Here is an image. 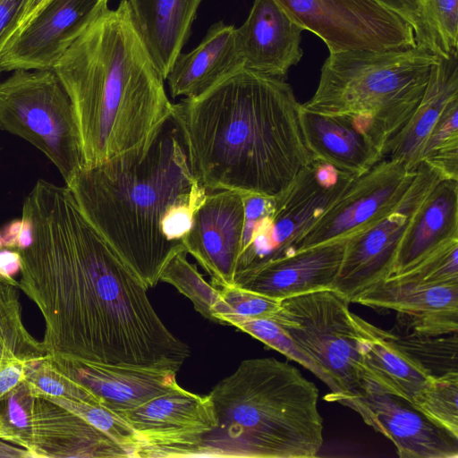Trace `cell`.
Here are the masks:
<instances>
[{"instance_id":"cell-1","label":"cell","mask_w":458,"mask_h":458,"mask_svg":"<svg viewBox=\"0 0 458 458\" xmlns=\"http://www.w3.org/2000/svg\"><path fill=\"white\" fill-rule=\"evenodd\" d=\"M22 214L20 289L45 321L47 354L177 371L191 352L163 323L148 288L81 212L71 191L38 180Z\"/></svg>"},{"instance_id":"cell-2","label":"cell","mask_w":458,"mask_h":458,"mask_svg":"<svg viewBox=\"0 0 458 458\" xmlns=\"http://www.w3.org/2000/svg\"><path fill=\"white\" fill-rule=\"evenodd\" d=\"M301 104L283 78L242 68L203 94L173 104L190 169L207 191L277 198L311 160Z\"/></svg>"},{"instance_id":"cell-3","label":"cell","mask_w":458,"mask_h":458,"mask_svg":"<svg viewBox=\"0 0 458 458\" xmlns=\"http://www.w3.org/2000/svg\"><path fill=\"white\" fill-rule=\"evenodd\" d=\"M53 70L73 106L84 167L140 159L172 118L128 0L102 8Z\"/></svg>"},{"instance_id":"cell-4","label":"cell","mask_w":458,"mask_h":458,"mask_svg":"<svg viewBox=\"0 0 458 458\" xmlns=\"http://www.w3.org/2000/svg\"><path fill=\"white\" fill-rule=\"evenodd\" d=\"M66 187L148 289L157 284L165 264L184 249L165 235L170 213L183 204L200 205L208 193L191 172L172 120L140 159L82 166Z\"/></svg>"},{"instance_id":"cell-5","label":"cell","mask_w":458,"mask_h":458,"mask_svg":"<svg viewBox=\"0 0 458 458\" xmlns=\"http://www.w3.org/2000/svg\"><path fill=\"white\" fill-rule=\"evenodd\" d=\"M208 394L217 423L197 457L313 458L323 445L318 390L287 362L244 360Z\"/></svg>"},{"instance_id":"cell-6","label":"cell","mask_w":458,"mask_h":458,"mask_svg":"<svg viewBox=\"0 0 458 458\" xmlns=\"http://www.w3.org/2000/svg\"><path fill=\"white\" fill-rule=\"evenodd\" d=\"M436 53L425 46L383 51L329 54L312 98L301 106L321 114L346 116L380 148L406 123L419 105Z\"/></svg>"},{"instance_id":"cell-7","label":"cell","mask_w":458,"mask_h":458,"mask_svg":"<svg viewBox=\"0 0 458 458\" xmlns=\"http://www.w3.org/2000/svg\"><path fill=\"white\" fill-rule=\"evenodd\" d=\"M0 128L45 154L65 184L83 166L73 106L54 70H17L0 82Z\"/></svg>"},{"instance_id":"cell-8","label":"cell","mask_w":458,"mask_h":458,"mask_svg":"<svg viewBox=\"0 0 458 458\" xmlns=\"http://www.w3.org/2000/svg\"><path fill=\"white\" fill-rule=\"evenodd\" d=\"M350 301L333 288L280 300L270 318L337 384L356 394L366 385Z\"/></svg>"},{"instance_id":"cell-9","label":"cell","mask_w":458,"mask_h":458,"mask_svg":"<svg viewBox=\"0 0 458 458\" xmlns=\"http://www.w3.org/2000/svg\"><path fill=\"white\" fill-rule=\"evenodd\" d=\"M0 439L30 457L118 458L126 452L81 416L21 383L0 400Z\"/></svg>"},{"instance_id":"cell-10","label":"cell","mask_w":458,"mask_h":458,"mask_svg":"<svg viewBox=\"0 0 458 458\" xmlns=\"http://www.w3.org/2000/svg\"><path fill=\"white\" fill-rule=\"evenodd\" d=\"M356 178L312 157L288 189L276 198L272 215L254 229L241 253L238 273L293 253L299 240Z\"/></svg>"},{"instance_id":"cell-11","label":"cell","mask_w":458,"mask_h":458,"mask_svg":"<svg viewBox=\"0 0 458 458\" xmlns=\"http://www.w3.org/2000/svg\"><path fill=\"white\" fill-rule=\"evenodd\" d=\"M302 30L323 40L329 53L383 51L416 46L411 25L376 0H274Z\"/></svg>"},{"instance_id":"cell-12","label":"cell","mask_w":458,"mask_h":458,"mask_svg":"<svg viewBox=\"0 0 458 458\" xmlns=\"http://www.w3.org/2000/svg\"><path fill=\"white\" fill-rule=\"evenodd\" d=\"M111 411L141 441L140 458L197 457L217 423L209 394H194L179 385L136 407Z\"/></svg>"},{"instance_id":"cell-13","label":"cell","mask_w":458,"mask_h":458,"mask_svg":"<svg viewBox=\"0 0 458 458\" xmlns=\"http://www.w3.org/2000/svg\"><path fill=\"white\" fill-rule=\"evenodd\" d=\"M443 179L421 162L399 207L373 225L349 237L333 289L350 302L373 284L389 277L410 220L431 189Z\"/></svg>"},{"instance_id":"cell-14","label":"cell","mask_w":458,"mask_h":458,"mask_svg":"<svg viewBox=\"0 0 458 458\" xmlns=\"http://www.w3.org/2000/svg\"><path fill=\"white\" fill-rule=\"evenodd\" d=\"M416 175L396 160L382 159L357 177L343 195L303 234L294 252L348 239L380 221L403 201Z\"/></svg>"},{"instance_id":"cell-15","label":"cell","mask_w":458,"mask_h":458,"mask_svg":"<svg viewBox=\"0 0 458 458\" xmlns=\"http://www.w3.org/2000/svg\"><path fill=\"white\" fill-rule=\"evenodd\" d=\"M337 402L360 415L366 424L389 438L401 458H457L458 437L435 424L409 401L367 381L356 394L330 393Z\"/></svg>"},{"instance_id":"cell-16","label":"cell","mask_w":458,"mask_h":458,"mask_svg":"<svg viewBox=\"0 0 458 458\" xmlns=\"http://www.w3.org/2000/svg\"><path fill=\"white\" fill-rule=\"evenodd\" d=\"M108 0H52L0 51V72L53 70Z\"/></svg>"},{"instance_id":"cell-17","label":"cell","mask_w":458,"mask_h":458,"mask_svg":"<svg viewBox=\"0 0 458 458\" xmlns=\"http://www.w3.org/2000/svg\"><path fill=\"white\" fill-rule=\"evenodd\" d=\"M244 204L242 193L208 191L195 210L182 245L210 276L214 286L234 284L242 250Z\"/></svg>"},{"instance_id":"cell-18","label":"cell","mask_w":458,"mask_h":458,"mask_svg":"<svg viewBox=\"0 0 458 458\" xmlns=\"http://www.w3.org/2000/svg\"><path fill=\"white\" fill-rule=\"evenodd\" d=\"M352 302L396 312L395 331L443 335L458 331V284L416 285L383 280Z\"/></svg>"},{"instance_id":"cell-19","label":"cell","mask_w":458,"mask_h":458,"mask_svg":"<svg viewBox=\"0 0 458 458\" xmlns=\"http://www.w3.org/2000/svg\"><path fill=\"white\" fill-rule=\"evenodd\" d=\"M347 239L328 242L240 272L233 285L276 300L332 288Z\"/></svg>"},{"instance_id":"cell-20","label":"cell","mask_w":458,"mask_h":458,"mask_svg":"<svg viewBox=\"0 0 458 458\" xmlns=\"http://www.w3.org/2000/svg\"><path fill=\"white\" fill-rule=\"evenodd\" d=\"M50 357L63 372L91 391L101 405L110 410L136 407L178 385L176 372L171 369Z\"/></svg>"},{"instance_id":"cell-21","label":"cell","mask_w":458,"mask_h":458,"mask_svg":"<svg viewBox=\"0 0 458 458\" xmlns=\"http://www.w3.org/2000/svg\"><path fill=\"white\" fill-rule=\"evenodd\" d=\"M274 0H254L249 15L235 28L244 68L283 78L301 59V32Z\"/></svg>"},{"instance_id":"cell-22","label":"cell","mask_w":458,"mask_h":458,"mask_svg":"<svg viewBox=\"0 0 458 458\" xmlns=\"http://www.w3.org/2000/svg\"><path fill=\"white\" fill-rule=\"evenodd\" d=\"M244 68L235 27L222 21L210 27L191 52L177 55L165 80L171 96L191 98L208 91Z\"/></svg>"},{"instance_id":"cell-23","label":"cell","mask_w":458,"mask_h":458,"mask_svg":"<svg viewBox=\"0 0 458 458\" xmlns=\"http://www.w3.org/2000/svg\"><path fill=\"white\" fill-rule=\"evenodd\" d=\"M300 125L311 156L357 177L384 158L380 148L352 120L308 110L301 105Z\"/></svg>"},{"instance_id":"cell-24","label":"cell","mask_w":458,"mask_h":458,"mask_svg":"<svg viewBox=\"0 0 458 458\" xmlns=\"http://www.w3.org/2000/svg\"><path fill=\"white\" fill-rule=\"evenodd\" d=\"M457 240L458 181L440 179L412 215L401 241L391 276Z\"/></svg>"},{"instance_id":"cell-25","label":"cell","mask_w":458,"mask_h":458,"mask_svg":"<svg viewBox=\"0 0 458 458\" xmlns=\"http://www.w3.org/2000/svg\"><path fill=\"white\" fill-rule=\"evenodd\" d=\"M458 97V55L440 56L433 66L426 90L402 129L387 142L384 157L414 171L420 164L424 144L447 104Z\"/></svg>"},{"instance_id":"cell-26","label":"cell","mask_w":458,"mask_h":458,"mask_svg":"<svg viewBox=\"0 0 458 458\" xmlns=\"http://www.w3.org/2000/svg\"><path fill=\"white\" fill-rule=\"evenodd\" d=\"M365 380L410 403L433 376L381 329L352 312Z\"/></svg>"},{"instance_id":"cell-27","label":"cell","mask_w":458,"mask_h":458,"mask_svg":"<svg viewBox=\"0 0 458 458\" xmlns=\"http://www.w3.org/2000/svg\"><path fill=\"white\" fill-rule=\"evenodd\" d=\"M202 0H128L135 22L163 78L187 42Z\"/></svg>"},{"instance_id":"cell-28","label":"cell","mask_w":458,"mask_h":458,"mask_svg":"<svg viewBox=\"0 0 458 458\" xmlns=\"http://www.w3.org/2000/svg\"><path fill=\"white\" fill-rule=\"evenodd\" d=\"M19 281L0 276V369L13 362H29L47 353L42 342L26 328L21 316Z\"/></svg>"},{"instance_id":"cell-29","label":"cell","mask_w":458,"mask_h":458,"mask_svg":"<svg viewBox=\"0 0 458 458\" xmlns=\"http://www.w3.org/2000/svg\"><path fill=\"white\" fill-rule=\"evenodd\" d=\"M387 332L392 341L431 376L458 372L457 332L443 335H421L394 329Z\"/></svg>"},{"instance_id":"cell-30","label":"cell","mask_w":458,"mask_h":458,"mask_svg":"<svg viewBox=\"0 0 458 458\" xmlns=\"http://www.w3.org/2000/svg\"><path fill=\"white\" fill-rule=\"evenodd\" d=\"M187 254L185 249L176 252L163 268L159 282L174 286L192 302L198 312L215 321L214 314L221 301L220 289L204 279L196 266L188 261Z\"/></svg>"},{"instance_id":"cell-31","label":"cell","mask_w":458,"mask_h":458,"mask_svg":"<svg viewBox=\"0 0 458 458\" xmlns=\"http://www.w3.org/2000/svg\"><path fill=\"white\" fill-rule=\"evenodd\" d=\"M21 384L27 391L39 397H61L101 404L99 399L81 383L63 372L49 354L25 363Z\"/></svg>"},{"instance_id":"cell-32","label":"cell","mask_w":458,"mask_h":458,"mask_svg":"<svg viewBox=\"0 0 458 458\" xmlns=\"http://www.w3.org/2000/svg\"><path fill=\"white\" fill-rule=\"evenodd\" d=\"M411 403L428 419L458 437V372L431 377Z\"/></svg>"},{"instance_id":"cell-33","label":"cell","mask_w":458,"mask_h":458,"mask_svg":"<svg viewBox=\"0 0 458 458\" xmlns=\"http://www.w3.org/2000/svg\"><path fill=\"white\" fill-rule=\"evenodd\" d=\"M421 162L437 170L444 179L458 181V97L447 104L429 133Z\"/></svg>"},{"instance_id":"cell-34","label":"cell","mask_w":458,"mask_h":458,"mask_svg":"<svg viewBox=\"0 0 458 458\" xmlns=\"http://www.w3.org/2000/svg\"><path fill=\"white\" fill-rule=\"evenodd\" d=\"M225 325L235 327L259 340L267 346L300 363L322 380L329 387L331 393L342 392L335 380L299 348L274 320L270 318H231L226 320Z\"/></svg>"},{"instance_id":"cell-35","label":"cell","mask_w":458,"mask_h":458,"mask_svg":"<svg viewBox=\"0 0 458 458\" xmlns=\"http://www.w3.org/2000/svg\"><path fill=\"white\" fill-rule=\"evenodd\" d=\"M70 410L102 431L127 454L140 458L143 445L135 432L114 411L101 404H91L61 397H43Z\"/></svg>"},{"instance_id":"cell-36","label":"cell","mask_w":458,"mask_h":458,"mask_svg":"<svg viewBox=\"0 0 458 458\" xmlns=\"http://www.w3.org/2000/svg\"><path fill=\"white\" fill-rule=\"evenodd\" d=\"M385 280L416 285L458 284V240Z\"/></svg>"},{"instance_id":"cell-37","label":"cell","mask_w":458,"mask_h":458,"mask_svg":"<svg viewBox=\"0 0 458 458\" xmlns=\"http://www.w3.org/2000/svg\"><path fill=\"white\" fill-rule=\"evenodd\" d=\"M221 301L214 319L225 324L231 318H271L279 308L280 301L235 285L220 288Z\"/></svg>"},{"instance_id":"cell-38","label":"cell","mask_w":458,"mask_h":458,"mask_svg":"<svg viewBox=\"0 0 458 458\" xmlns=\"http://www.w3.org/2000/svg\"><path fill=\"white\" fill-rule=\"evenodd\" d=\"M422 14L438 56L458 52V0H421Z\"/></svg>"},{"instance_id":"cell-39","label":"cell","mask_w":458,"mask_h":458,"mask_svg":"<svg viewBox=\"0 0 458 458\" xmlns=\"http://www.w3.org/2000/svg\"><path fill=\"white\" fill-rule=\"evenodd\" d=\"M376 1L403 16L413 28L417 43L427 47L436 53L434 43L422 14L421 5L417 0Z\"/></svg>"},{"instance_id":"cell-40","label":"cell","mask_w":458,"mask_h":458,"mask_svg":"<svg viewBox=\"0 0 458 458\" xmlns=\"http://www.w3.org/2000/svg\"><path fill=\"white\" fill-rule=\"evenodd\" d=\"M242 195L244 204L243 250L249 243L256 226L272 215L276 198L257 193H242Z\"/></svg>"},{"instance_id":"cell-41","label":"cell","mask_w":458,"mask_h":458,"mask_svg":"<svg viewBox=\"0 0 458 458\" xmlns=\"http://www.w3.org/2000/svg\"><path fill=\"white\" fill-rule=\"evenodd\" d=\"M27 0H0V51L13 36Z\"/></svg>"},{"instance_id":"cell-42","label":"cell","mask_w":458,"mask_h":458,"mask_svg":"<svg viewBox=\"0 0 458 458\" xmlns=\"http://www.w3.org/2000/svg\"><path fill=\"white\" fill-rule=\"evenodd\" d=\"M25 363L13 362L0 369V400L22 382Z\"/></svg>"},{"instance_id":"cell-43","label":"cell","mask_w":458,"mask_h":458,"mask_svg":"<svg viewBox=\"0 0 458 458\" xmlns=\"http://www.w3.org/2000/svg\"><path fill=\"white\" fill-rule=\"evenodd\" d=\"M21 256L20 251L4 248L0 250V276L14 279V276L20 273Z\"/></svg>"},{"instance_id":"cell-44","label":"cell","mask_w":458,"mask_h":458,"mask_svg":"<svg viewBox=\"0 0 458 458\" xmlns=\"http://www.w3.org/2000/svg\"><path fill=\"white\" fill-rule=\"evenodd\" d=\"M52 0H27L16 29L11 38L25 28L37 14Z\"/></svg>"},{"instance_id":"cell-45","label":"cell","mask_w":458,"mask_h":458,"mask_svg":"<svg viewBox=\"0 0 458 458\" xmlns=\"http://www.w3.org/2000/svg\"><path fill=\"white\" fill-rule=\"evenodd\" d=\"M22 227V219H13L1 230L4 248L17 250Z\"/></svg>"},{"instance_id":"cell-46","label":"cell","mask_w":458,"mask_h":458,"mask_svg":"<svg viewBox=\"0 0 458 458\" xmlns=\"http://www.w3.org/2000/svg\"><path fill=\"white\" fill-rule=\"evenodd\" d=\"M0 457H30V456L25 449L0 439Z\"/></svg>"},{"instance_id":"cell-47","label":"cell","mask_w":458,"mask_h":458,"mask_svg":"<svg viewBox=\"0 0 458 458\" xmlns=\"http://www.w3.org/2000/svg\"><path fill=\"white\" fill-rule=\"evenodd\" d=\"M417 1H418V2L420 3V4L421 5V3H420V2H421V0H417Z\"/></svg>"}]
</instances>
